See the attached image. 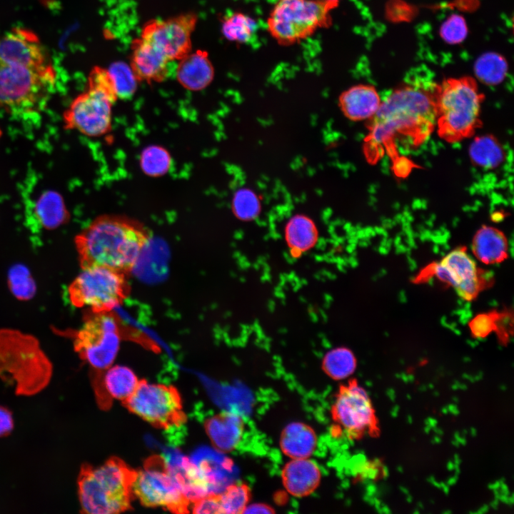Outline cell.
<instances>
[{
	"label": "cell",
	"mask_w": 514,
	"mask_h": 514,
	"mask_svg": "<svg viewBox=\"0 0 514 514\" xmlns=\"http://www.w3.org/2000/svg\"><path fill=\"white\" fill-rule=\"evenodd\" d=\"M437 87L416 80L381 101L365 140L368 160L376 162L387 154L395 161L398 143L416 147L430 136L436 125Z\"/></svg>",
	"instance_id": "obj_1"
},
{
	"label": "cell",
	"mask_w": 514,
	"mask_h": 514,
	"mask_svg": "<svg viewBox=\"0 0 514 514\" xmlns=\"http://www.w3.org/2000/svg\"><path fill=\"white\" fill-rule=\"evenodd\" d=\"M148 241L140 223L109 215L97 217L75 237L81 268L103 266L124 273L136 266Z\"/></svg>",
	"instance_id": "obj_2"
},
{
	"label": "cell",
	"mask_w": 514,
	"mask_h": 514,
	"mask_svg": "<svg viewBox=\"0 0 514 514\" xmlns=\"http://www.w3.org/2000/svg\"><path fill=\"white\" fill-rule=\"evenodd\" d=\"M51 373V363L36 338L16 329H0V383L29 395L44 388Z\"/></svg>",
	"instance_id": "obj_3"
},
{
	"label": "cell",
	"mask_w": 514,
	"mask_h": 514,
	"mask_svg": "<svg viewBox=\"0 0 514 514\" xmlns=\"http://www.w3.org/2000/svg\"><path fill=\"white\" fill-rule=\"evenodd\" d=\"M135 473V470L116 457L97 467L83 465L78 479L81 511L89 514H114L129 510Z\"/></svg>",
	"instance_id": "obj_4"
},
{
	"label": "cell",
	"mask_w": 514,
	"mask_h": 514,
	"mask_svg": "<svg viewBox=\"0 0 514 514\" xmlns=\"http://www.w3.org/2000/svg\"><path fill=\"white\" fill-rule=\"evenodd\" d=\"M483 99L471 77L448 79L438 85L435 126L439 136L449 143L471 136L481 124Z\"/></svg>",
	"instance_id": "obj_5"
},
{
	"label": "cell",
	"mask_w": 514,
	"mask_h": 514,
	"mask_svg": "<svg viewBox=\"0 0 514 514\" xmlns=\"http://www.w3.org/2000/svg\"><path fill=\"white\" fill-rule=\"evenodd\" d=\"M55 81L52 66L32 68L0 61V108L16 116L37 114L45 109Z\"/></svg>",
	"instance_id": "obj_6"
},
{
	"label": "cell",
	"mask_w": 514,
	"mask_h": 514,
	"mask_svg": "<svg viewBox=\"0 0 514 514\" xmlns=\"http://www.w3.org/2000/svg\"><path fill=\"white\" fill-rule=\"evenodd\" d=\"M338 4L323 0H277L268 19L271 35L289 45L331 23L330 11Z\"/></svg>",
	"instance_id": "obj_7"
},
{
	"label": "cell",
	"mask_w": 514,
	"mask_h": 514,
	"mask_svg": "<svg viewBox=\"0 0 514 514\" xmlns=\"http://www.w3.org/2000/svg\"><path fill=\"white\" fill-rule=\"evenodd\" d=\"M128 292L125 273L103 266L82 268L68 289L74 306L88 308L92 313L111 311Z\"/></svg>",
	"instance_id": "obj_8"
},
{
	"label": "cell",
	"mask_w": 514,
	"mask_h": 514,
	"mask_svg": "<svg viewBox=\"0 0 514 514\" xmlns=\"http://www.w3.org/2000/svg\"><path fill=\"white\" fill-rule=\"evenodd\" d=\"M331 413L337 437L344 434L350 440H360L366 435L376 437L380 433L371 399L356 379L339 386Z\"/></svg>",
	"instance_id": "obj_9"
},
{
	"label": "cell",
	"mask_w": 514,
	"mask_h": 514,
	"mask_svg": "<svg viewBox=\"0 0 514 514\" xmlns=\"http://www.w3.org/2000/svg\"><path fill=\"white\" fill-rule=\"evenodd\" d=\"M132 492L146 507H161L176 513L190 512L191 503L184 496L171 476L165 457L147 458L136 470Z\"/></svg>",
	"instance_id": "obj_10"
},
{
	"label": "cell",
	"mask_w": 514,
	"mask_h": 514,
	"mask_svg": "<svg viewBox=\"0 0 514 514\" xmlns=\"http://www.w3.org/2000/svg\"><path fill=\"white\" fill-rule=\"evenodd\" d=\"M74 338V349L96 371L111 366L121 339L119 321L109 312L92 313Z\"/></svg>",
	"instance_id": "obj_11"
},
{
	"label": "cell",
	"mask_w": 514,
	"mask_h": 514,
	"mask_svg": "<svg viewBox=\"0 0 514 514\" xmlns=\"http://www.w3.org/2000/svg\"><path fill=\"white\" fill-rule=\"evenodd\" d=\"M122 404L158 428L178 427L186 420L181 396L172 386L139 381L133 394Z\"/></svg>",
	"instance_id": "obj_12"
},
{
	"label": "cell",
	"mask_w": 514,
	"mask_h": 514,
	"mask_svg": "<svg viewBox=\"0 0 514 514\" xmlns=\"http://www.w3.org/2000/svg\"><path fill=\"white\" fill-rule=\"evenodd\" d=\"M115 102L103 91L88 86L64 111V128L88 137L102 136L111 130L112 106Z\"/></svg>",
	"instance_id": "obj_13"
},
{
	"label": "cell",
	"mask_w": 514,
	"mask_h": 514,
	"mask_svg": "<svg viewBox=\"0 0 514 514\" xmlns=\"http://www.w3.org/2000/svg\"><path fill=\"white\" fill-rule=\"evenodd\" d=\"M425 274L451 286L459 297L468 301L475 299L486 286L485 274L465 248L451 251L426 268Z\"/></svg>",
	"instance_id": "obj_14"
},
{
	"label": "cell",
	"mask_w": 514,
	"mask_h": 514,
	"mask_svg": "<svg viewBox=\"0 0 514 514\" xmlns=\"http://www.w3.org/2000/svg\"><path fill=\"white\" fill-rule=\"evenodd\" d=\"M196 22L197 16L193 13L154 19L144 25L140 36L169 61H179L191 51V34Z\"/></svg>",
	"instance_id": "obj_15"
},
{
	"label": "cell",
	"mask_w": 514,
	"mask_h": 514,
	"mask_svg": "<svg viewBox=\"0 0 514 514\" xmlns=\"http://www.w3.org/2000/svg\"><path fill=\"white\" fill-rule=\"evenodd\" d=\"M0 61L32 68L51 66L37 36L20 28L12 29L0 38Z\"/></svg>",
	"instance_id": "obj_16"
},
{
	"label": "cell",
	"mask_w": 514,
	"mask_h": 514,
	"mask_svg": "<svg viewBox=\"0 0 514 514\" xmlns=\"http://www.w3.org/2000/svg\"><path fill=\"white\" fill-rule=\"evenodd\" d=\"M139 381L129 368L124 366H110L103 371H97L94 388L99 405L107 409L112 399H128L136 390Z\"/></svg>",
	"instance_id": "obj_17"
},
{
	"label": "cell",
	"mask_w": 514,
	"mask_h": 514,
	"mask_svg": "<svg viewBox=\"0 0 514 514\" xmlns=\"http://www.w3.org/2000/svg\"><path fill=\"white\" fill-rule=\"evenodd\" d=\"M191 459L208 495L220 493L233 483V463L218 452L204 448L196 452Z\"/></svg>",
	"instance_id": "obj_18"
},
{
	"label": "cell",
	"mask_w": 514,
	"mask_h": 514,
	"mask_svg": "<svg viewBox=\"0 0 514 514\" xmlns=\"http://www.w3.org/2000/svg\"><path fill=\"white\" fill-rule=\"evenodd\" d=\"M130 66L138 81L161 82L168 74L169 61L141 36L131 43Z\"/></svg>",
	"instance_id": "obj_19"
},
{
	"label": "cell",
	"mask_w": 514,
	"mask_h": 514,
	"mask_svg": "<svg viewBox=\"0 0 514 514\" xmlns=\"http://www.w3.org/2000/svg\"><path fill=\"white\" fill-rule=\"evenodd\" d=\"M204 425L212 445L220 453L234 450L241 443L245 428L243 418L230 411L207 418Z\"/></svg>",
	"instance_id": "obj_20"
},
{
	"label": "cell",
	"mask_w": 514,
	"mask_h": 514,
	"mask_svg": "<svg viewBox=\"0 0 514 514\" xmlns=\"http://www.w3.org/2000/svg\"><path fill=\"white\" fill-rule=\"evenodd\" d=\"M283 487L291 495L303 498L319 486L321 472L318 465L308 458L291 459L281 470Z\"/></svg>",
	"instance_id": "obj_21"
},
{
	"label": "cell",
	"mask_w": 514,
	"mask_h": 514,
	"mask_svg": "<svg viewBox=\"0 0 514 514\" xmlns=\"http://www.w3.org/2000/svg\"><path fill=\"white\" fill-rule=\"evenodd\" d=\"M165 458L171 476L191 504L208 495L191 458L178 451L169 452Z\"/></svg>",
	"instance_id": "obj_22"
},
{
	"label": "cell",
	"mask_w": 514,
	"mask_h": 514,
	"mask_svg": "<svg viewBox=\"0 0 514 514\" xmlns=\"http://www.w3.org/2000/svg\"><path fill=\"white\" fill-rule=\"evenodd\" d=\"M213 76V67L205 51H191L179 60L176 78L188 90L197 91L205 89L212 81Z\"/></svg>",
	"instance_id": "obj_23"
},
{
	"label": "cell",
	"mask_w": 514,
	"mask_h": 514,
	"mask_svg": "<svg viewBox=\"0 0 514 514\" xmlns=\"http://www.w3.org/2000/svg\"><path fill=\"white\" fill-rule=\"evenodd\" d=\"M339 102L345 116L353 121H361L371 119L375 115L381 100L373 86L359 84L344 91Z\"/></svg>",
	"instance_id": "obj_24"
},
{
	"label": "cell",
	"mask_w": 514,
	"mask_h": 514,
	"mask_svg": "<svg viewBox=\"0 0 514 514\" xmlns=\"http://www.w3.org/2000/svg\"><path fill=\"white\" fill-rule=\"evenodd\" d=\"M318 438L313 428L302 422L288 423L282 430L279 445L291 459L308 458L315 452Z\"/></svg>",
	"instance_id": "obj_25"
},
{
	"label": "cell",
	"mask_w": 514,
	"mask_h": 514,
	"mask_svg": "<svg viewBox=\"0 0 514 514\" xmlns=\"http://www.w3.org/2000/svg\"><path fill=\"white\" fill-rule=\"evenodd\" d=\"M475 257L486 265L503 262L508 256V243L504 233L498 228L483 226L475 233L472 242Z\"/></svg>",
	"instance_id": "obj_26"
},
{
	"label": "cell",
	"mask_w": 514,
	"mask_h": 514,
	"mask_svg": "<svg viewBox=\"0 0 514 514\" xmlns=\"http://www.w3.org/2000/svg\"><path fill=\"white\" fill-rule=\"evenodd\" d=\"M33 216L40 228L46 230L59 228L70 217L62 196L52 190L44 191L36 198Z\"/></svg>",
	"instance_id": "obj_27"
},
{
	"label": "cell",
	"mask_w": 514,
	"mask_h": 514,
	"mask_svg": "<svg viewBox=\"0 0 514 514\" xmlns=\"http://www.w3.org/2000/svg\"><path fill=\"white\" fill-rule=\"evenodd\" d=\"M285 239L291 251L301 253L312 248L318 239L313 221L304 215L292 216L285 227Z\"/></svg>",
	"instance_id": "obj_28"
},
{
	"label": "cell",
	"mask_w": 514,
	"mask_h": 514,
	"mask_svg": "<svg viewBox=\"0 0 514 514\" xmlns=\"http://www.w3.org/2000/svg\"><path fill=\"white\" fill-rule=\"evenodd\" d=\"M468 152L473 164L486 169L496 168L505 158L502 145L491 135L475 137L469 146Z\"/></svg>",
	"instance_id": "obj_29"
},
{
	"label": "cell",
	"mask_w": 514,
	"mask_h": 514,
	"mask_svg": "<svg viewBox=\"0 0 514 514\" xmlns=\"http://www.w3.org/2000/svg\"><path fill=\"white\" fill-rule=\"evenodd\" d=\"M357 361L354 353L345 347H338L328 351L322 361V369L331 378L343 380L355 371Z\"/></svg>",
	"instance_id": "obj_30"
},
{
	"label": "cell",
	"mask_w": 514,
	"mask_h": 514,
	"mask_svg": "<svg viewBox=\"0 0 514 514\" xmlns=\"http://www.w3.org/2000/svg\"><path fill=\"white\" fill-rule=\"evenodd\" d=\"M474 72L483 84L495 86L504 80L508 72V64L501 55L488 52L477 59L474 65Z\"/></svg>",
	"instance_id": "obj_31"
},
{
	"label": "cell",
	"mask_w": 514,
	"mask_h": 514,
	"mask_svg": "<svg viewBox=\"0 0 514 514\" xmlns=\"http://www.w3.org/2000/svg\"><path fill=\"white\" fill-rule=\"evenodd\" d=\"M221 513H243L251 498V491L248 485L232 483L218 494Z\"/></svg>",
	"instance_id": "obj_32"
},
{
	"label": "cell",
	"mask_w": 514,
	"mask_h": 514,
	"mask_svg": "<svg viewBox=\"0 0 514 514\" xmlns=\"http://www.w3.org/2000/svg\"><path fill=\"white\" fill-rule=\"evenodd\" d=\"M222 33L228 40L245 43L251 39L256 29L253 19L242 13H233L224 17Z\"/></svg>",
	"instance_id": "obj_33"
},
{
	"label": "cell",
	"mask_w": 514,
	"mask_h": 514,
	"mask_svg": "<svg viewBox=\"0 0 514 514\" xmlns=\"http://www.w3.org/2000/svg\"><path fill=\"white\" fill-rule=\"evenodd\" d=\"M171 156L163 147L152 145L145 148L140 156L143 172L151 177L165 175L171 168Z\"/></svg>",
	"instance_id": "obj_34"
},
{
	"label": "cell",
	"mask_w": 514,
	"mask_h": 514,
	"mask_svg": "<svg viewBox=\"0 0 514 514\" xmlns=\"http://www.w3.org/2000/svg\"><path fill=\"white\" fill-rule=\"evenodd\" d=\"M107 70L118 99L131 97L136 91L138 80L131 66L122 61H117L111 64Z\"/></svg>",
	"instance_id": "obj_35"
},
{
	"label": "cell",
	"mask_w": 514,
	"mask_h": 514,
	"mask_svg": "<svg viewBox=\"0 0 514 514\" xmlns=\"http://www.w3.org/2000/svg\"><path fill=\"white\" fill-rule=\"evenodd\" d=\"M8 284L14 296L20 300H29L36 292V284L31 273L22 264H15L9 269Z\"/></svg>",
	"instance_id": "obj_36"
},
{
	"label": "cell",
	"mask_w": 514,
	"mask_h": 514,
	"mask_svg": "<svg viewBox=\"0 0 514 514\" xmlns=\"http://www.w3.org/2000/svg\"><path fill=\"white\" fill-rule=\"evenodd\" d=\"M232 208L235 216L242 221L255 218L261 211L260 201L256 194L249 188L238 189L234 194Z\"/></svg>",
	"instance_id": "obj_37"
},
{
	"label": "cell",
	"mask_w": 514,
	"mask_h": 514,
	"mask_svg": "<svg viewBox=\"0 0 514 514\" xmlns=\"http://www.w3.org/2000/svg\"><path fill=\"white\" fill-rule=\"evenodd\" d=\"M468 27L464 18L459 14L448 17L440 28V37L449 44L461 43L466 38Z\"/></svg>",
	"instance_id": "obj_38"
},
{
	"label": "cell",
	"mask_w": 514,
	"mask_h": 514,
	"mask_svg": "<svg viewBox=\"0 0 514 514\" xmlns=\"http://www.w3.org/2000/svg\"><path fill=\"white\" fill-rule=\"evenodd\" d=\"M498 313H485L475 316L469 323L473 337L482 338L496 331Z\"/></svg>",
	"instance_id": "obj_39"
},
{
	"label": "cell",
	"mask_w": 514,
	"mask_h": 514,
	"mask_svg": "<svg viewBox=\"0 0 514 514\" xmlns=\"http://www.w3.org/2000/svg\"><path fill=\"white\" fill-rule=\"evenodd\" d=\"M89 86L103 91L115 101L118 99L107 69L99 66L94 68L89 76Z\"/></svg>",
	"instance_id": "obj_40"
},
{
	"label": "cell",
	"mask_w": 514,
	"mask_h": 514,
	"mask_svg": "<svg viewBox=\"0 0 514 514\" xmlns=\"http://www.w3.org/2000/svg\"><path fill=\"white\" fill-rule=\"evenodd\" d=\"M218 494L208 495L194 501L191 504V512L193 513H221Z\"/></svg>",
	"instance_id": "obj_41"
},
{
	"label": "cell",
	"mask_w": 514,
	"mask_h": 514,
	"mask_svg": "<svg viewBox=\"0 0 514 514\" xmlns=\"http://www.w3.org/2000/svg\"><path fill=\"white\" fill-rule=\"evenodd\" d=\"M14 428V418L9 410L0 405V437L9 434Z\"/></svg>",
	"instance_id": "obj_42"
},
{
	"label": "cell",
	"mask_w": 514,
	"mask_h": 514,
	"mask_svg": "<svg viewBox=\"0 0 514 514\" xmlns=\"http://www.w3.org/2000/svg\"><path fill=\"white\" fill-rule=\"evenodd\" d=\"M275 510L268 505L264 503H255L248 505L243 513H273Z\"/></svg>",
	"instance_id": "obj_43"
},
{
	"label": "cell",
	"mask_w": 514,
	"mask_h": 514,
	"mask_svg": "<svg viewBox=\"0 0 514 514\" xmlns=\"http://www.w3.org/2000/svg\"><path fill=\"white\" fill-rule=\"evenodd\" d=\"M323 1L338 4V1L340 0H323Z\"/></svg>",
	"instance_id": "obj_44"
}]
</instances>
